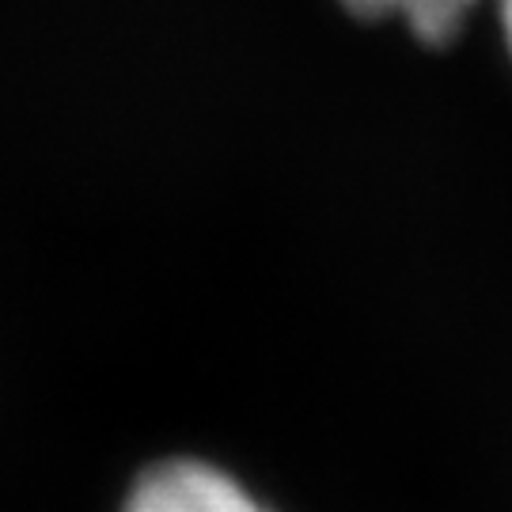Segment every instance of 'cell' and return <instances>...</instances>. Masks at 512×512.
<instances>
[{
  "label": "cell",
  "instance_id": "obj_1",
  "mask_svg": "<svg viewBox=\"0 0 512 512\" xmlns=\"http://www.w3.org/2000/svg\"><path fill=\"white\" fill-rule=\"evenodd\" d=\"M122 512H270L236 475L205 459H164L133 482Z\"/></svg>",
  "mask_w": 512,
  "mask_h": 512
},
{
  "label": "cell",
  "instance_id": "obj_2",
  "mask_svg": "<svg viewBox=\"0 0 512 512\" xmlns=\"http://www.w3.org/2000/svg\"><path fill=\"white\" fill-rule=\"evenodd\" d=\"M361 19H403L406 31L425 46H444L463 31L478 0H342Z\"/></svg>",
  "mask_w": 512,
  "mask_h": 512
},
{
  "label": "cell",
  "instance_id": "obj_3",
  "mask_svg": "<svg viewBox=\"0 0 512 512\" xmlns=\"http://www.w3.org/2000/svg\"><path fill=\"white\" fill-rule=\"evenodd\" d=\"M497 23H501V38H505V50L512 61V0H497Z\"/></svg>",
  "mask_w": 512,
  "mask_h": 512
}]
</instances>
